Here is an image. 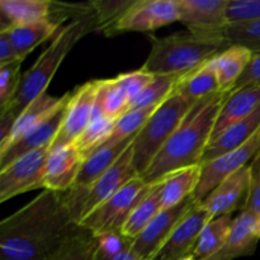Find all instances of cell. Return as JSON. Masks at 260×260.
<instances>
[{"label":"cell","instance_id":"1","mask_svg":"<svg viewBox=\"0 0 260 260\" xmlns=\"http://www.w3.org/2000/svg\"><path fill=\"white\" fill-rule=\"evenodd\" d=\"M76 226L62 193L43 189L0 222V260H47Z\"/></svg>","mask_w":260,"mask_h":260},{"label":"cell","instance_id":"2","mask_svg":"<svg viewBox=\"0 0 260 260\" xmlns=\"http://www.w3.org/2000/svg\"><path fill=\"white\" fill-rule=\"evenodd\" d=\"M226 95L220 91L201 99L193 106L149 169L141 175L146 184H156L178 170L202 164L203 154L210 145Z\"/></svg>","mask_w":260,"mask_h":260},{"label":"cell","instance_id":"3","mask_svg":"<svg viewBox=\"0 0 260 260\" xmlns=\"http://www.w3.org/2000/svg\"><path fill=\"white\" fill-rule=\"evenodd\" d=\"M98 29V19L89 3L88 9L74 15L70 23L61 28L60 32L52 38L51 45L43 51L38 60L25 71L22 76L17 95L2 113H10L18 118L22 112L35 99L46 93L48 84L52 80L63 58L71 48L93 30Z\"/></svg>","mask_w":260,"mask_h":260},{"label":"cell","instance_id":"4","mask_svg":"<svg viewBox=\"0 0 260 260\" xmlns=\"http://www.w3.org/2000/svg\"><path fill=\"white\" fill-rule=\"evenodd\" d=\"M230 46L202 40L193 35L174 33L151 40V50L142 70L151 75L183 76L201 68Z\"/></svg>","mask_w":260,"mask_h":260},{"label":"cell","instance_id":"5","mask_svg":"<svg viewBox=\"0 0 260 260\" xmlns=\"http://www.w3.org/2000/svg\"><path fill=\"white\" fill-rule=\"evenodd\" d=\"M194 104L174 90L155 109L134 141V165L139 177L149 169Z\"/></svg>","mask_w":260,"mask_h":260},{"label":"cell","instance_id":"6","mask_svg":"<svg viewBox=\"0 0 260 260\" xmlns=\"http://www.w3.org/2000/svg\"><path fill=\"white\" fill-rule=\"evenodd\" d=\"M135 141V140H134ZM139 177L134 165V142L124 154L86 189H70L62 193L63 201L76 225L96 207Z\"/></svg>","mask_w":260,"mask_h":260},{"label":"cell","instance_id":"7","mask_svg":"<svg viewBox=\"0 0 260 260\" xmlns=\"http://www.w3.org/2000/svg\"><path fill=\"white\" fill-rule=\"evenodd\" d=\"M150 187L151 185L146 184L141 177L135 178L86 216L79 226L94 236L107 233H121L135 206L149 192Z\"/></svg>","mask_w":260,"mask_h":260},{"label":"cell","instance_id":"8","mask_svg":"<svg viewBox=\"0 0 260 260\" xmlns=\"http://www.w3.org/2000/svg\"><path fill=\"white\" fill-rule=\"evenodd\" d=\"M229 0H178L179 22L190 35L230 46L226 40V7Z\"/></svg>","mask_w":260,"mask_h":260},{"label":"cell","instance_id":"9","mask_svg":"<svg viewBox=\"0 0 260 260\" xmlns=\"http://www.w3.org/2000/svg\"><path fill=\"white\" fill-rule=\"evenodd\" d=\"M50 152L51 146L35 150L0 170V203L30 190L43 189Z\"/></svg>","mask_w":260,"mask_h":260},{"label":"cell","instance_id":"10","mask_svg":"<svg viewBox=\"0 0 260 260\" xmlns=\"http://www.w3.org/2000/svg\"><path fill=\"white\" fill-rule=\"evenodd\" d=\"M259 152L260 129L253 139L249 140L243 146L201 165L200 182L196 192L193 193V200L198 203L202 202L223 180L243 168L250 165Z\"/></svg>","mask_w":260,"mask_h":260},{"label":"cell","instance_id":"11","mask_svg":"<svg viewBox=\"0 0 260 260\" xmlns=\"http://www.w3.org/2000/svg\"><path fill=\"white\" fill-rule=\"evenodd\" d=\"M175 22H179L178 0H136L106 36L151 32Z\"/></svg>","mask_w":260,"mask_h":260},{"label":"cell","instance_id":"12","mask_svg":"<svg viewBox=\"0 0 260 260\" xmlns=\"http://www.w3.org/2000/svg\"><path fill=\"white\" fill-rule=\"evenodd\" d=\"M70 95L71 91L63 94V101L47 118L32 127L29 131L25 132L19 140L13 142L7 149L0 151V170H4L13 161H15L28 152L52 145L56 136L60 132L61 127H62L63 121H65L66 109H68Z\"/></svg>","mask_w":260,"mask_h":260},{"label":"cell","instance_id":"13","mask_svg":"<svg viewBox=\"0 0 260 260\" xmlns=\"http://www.w3.org/2000/svg\"><path fill=\"white\" fill-rule=\"evenodd\" d=\"M99 80H90L71 91L65 121L51 149L74 145L91 121Z\"/></svg>","mask_w":260,"mask_h":260},{"label":"cell","instance_id":"14","mask_svg":"<svg viewBox=\"0 0 260 260\" xmlns=\"http://www.w3.org/2000/svg\"><path fill=\"white\" fill-rule=\"evenodd\" d=\"M194 205L192 196L175 207L162 210L139 236L131 240L132 251L141 260L151 259Z\"/></svg>","mask_w":260,"mask_h":260},{"label":"cell","instance_id":"15","mask_svg":"<svg viewBox=\"0 0 260 260\" xmlns=\"http://www.w3.org/2000/svg\"><path fill=\"white\" fill-rule=\"evenodd\" d=\"M211 220L212 217L208 211L201 203L196 202L164 245L150 260H180L193 254L201 233Z\"/></svg>","mask_w":260,"mask_h":260},{"label":"cell","instance_id":"16","mask_svg":"<svg viewBox=\"0 0 260 260\" xmlns=\"http://www.w3.org/2000/svg\"><path fill=\"white\" fill-rule=\"evenodd\" d=\"M251 182V167L243 168L218 184L202 202L211 217L230 215L236 208H243Z\"/></svg>","mask_w":260,"mask_h":260},{"label":"cell","instance_id":"17","mask_svg":"<svg viewBox=\"0 0 260 260\" xmlns=\"http://www.w3.org/2000/svg\"><path fill=\"white\" fill-rule=\"evenodd\" d=\"M84 156L75 145L51 149L45 172L43 189L65 193L74 187Z\"/></svg>","mask_w":260,"mask_h":260},{"label":"cell","instance_id":"18","mask_svg":"<svg viewBox=\"0 0 260 260\" xmlns=\"http://www.w3.org/2000/svg\"><path fill=\"white\" fill-rule=\"evenodd\" d=\"M258 222V216L241 211L240 215L234 218L225 245L217 254L207 260H234L253 255L260 240Z\"/></svg>","mask_w":260,"mask_h":260},{"label":"cell","instance_id":"19","mask_svg":"<svg viewBox=\"0 0 260 260\" xmlns=\"http://www.w3.org/2000/svg\"><path fill=\"white\" fill-rule=\"evenodd\" d=\"M259 106L260 86H245L243 89L229 93L216 119L211 141L217 139L226 129L240 122L241 119L250 116Z\"/></svg>","mask_w":260,"mask_h":260},{"label":"cell","instance_id":"20","mask_svg":"<svg viewBox=\"0 0 260 260\" xmlns=\"http://www.w3.org/2000/svg\"><path fill=\"white\" fill-rule=\"evenodd\" d=\"M260 129V106L250 116L226 129L222 135L210 142L202 157V164L211 161L221 155L243 146L253 139ZM201 164V165H202Z\"/></svg>","mask_w":260,"mask_h":260},{"label":"cell","instance_id":"21","mask_svg":"<svg viewBox=\"0 0 260 260\" xmlns=\"http://www.w3.org/2000/svg\"><path fill=\"white\" fill-rule=\"evenodd\" d=\"M61 28V23L51 17L40 22L12 25L0 32L7 33L19 57L25 58V56L32 52L40 43L45 42L50 37H55Z\"/></svg>","mask_w":260,"mask_h":260},{"label":"cell","instance_id":"22","mask_svg":"<svg viewBox=\"0 0 260 260\" xmlns=\"http://www.w3.org/2000/svg\"><path fill=\"white\" fill-rule=\"evenodd\" d=\"M136 137V136H135ZM135 137L108 146H102L88 157H85L81 169L79 172L76 182L71 189H86L90 187L98 178H101L122 155L131 146Z\"/></svg>","mask_w":260,"mask_h":260},{"label":"cell","instance_id":"23","mask_svg":"<svg viewBox=\"0 0 260 260\" xmlns=\"http://www.w3.org/2000/svg\"><path fill=\"white\" fill-rule=\"evenodd\" d=\"M253 51L243 46H230L210 61L211 66L217 74L220 90L229 94L234 90L236 83L243 75L244 70L250 62Z\"/></svg>","mask_w":260,"mask_h":260},{"label":"cell","instance_id":"24","mask_svg":"<svg viewBox=\"0 0 260 260\" xmlns=\"http://www.w3.org/2000/svg\"><path fill=\"white\" fill-rule=\"evenodd\" d=\"M53 3L48 0H0L2 25L5 30L15 24H28L51 18Z\"/></svg>","mask_w":260,"mask_h":260},{"label":"cell","instance_id":"25","mask_svg":"<svg viewBox=\"0 0 260 260\" xmlns=\"http://www.w3.org/2000/svg\"><path fill=\"white\" fill-rule=\"evenodd\" d=\"M201 177V165L185 168L165 177L161 182L162 210L172 208L192 197Z\"/></svg>","mask_w":260,"mask_h":260},{"label":"cell","instance_id":"26","mask_svg":"<svg viewBox=\"0 0 260 260\" xmlns=\"http://www.w3.org/2000/svg\"><path fill=\"white\" fill-rule=\"evenodd\" d=\"M161 211V184L156 183L150 187L149 192L135 206L131 215L128 216L126 223L122 228L121 234L128 240H134Z\"/></svg>","mask_w":260,"mask_h":260},{"label":"cell","instance_id":"27","mask_svg":"<svg viewBox=\"0 0 260 260\" xmlns=\"http://www.w3.org/2000/svg\"><path fill=\"white\" fill-rule=\"evenodd\" d=\"M174 90L194 103L221 91L217 74L211 66L210 61L189 74L183 75Z\"/></svg>","mask_w":260,"mask_h":260},{"label":"cell","instance_id":"28","mask_svg":"<svg viewBox=\"0 0 260 260\" xmlns=\"http://www.w3.org/2000/svg\"><path fill=\"white\" fill-rule=\"evenodd\" d=\"M62 101L63 95L57 98V96H52L47 93L42 94V95L38 96L37 99H35V101H33L17 118L14 127H13L9 141L5 145L4 149H2L0 151L7 149V147L10 146L13 142L19 140L25 132L29 131L32 127H35L36 124H38L40 122H42L43 119L47 118V117L60 106Z\"/></svg>","mask_w":260,"mask_h":260},{"label":"cell","instance_id":"29","mask_svg":"<svg viewBox=\"0 0 260 260\" xmlns=\"http://www.w3.org/2000/svg\"><path fill=\"white\" fill-rule=\"evenodd\" d=\"M233 222L234 217L231 213L212 218L201 233L193 255L198 260H207L217 254L225 245Z\"/></svg>","mask_w":260,"mask_h":260},{"label":"cell","instance_id":"30","mask_svg":"<svg viewBox=\"0 0 260 260\" xmlns=\"http://www.w3.org/2000/svg\"><path fill=\"white\" fill-rule=\"evenodd\" d=\"M47 260H101L95 236L78 225Z\"/></svg>","mask_w":260,"mask_h":260},{"label":"cell","instance_id":"31","mask_svg":"<svg viewBox=\"0 0 260 260\" xmlns=\"http://www.w3.org/2000/svg\"><path fill=\"white\" fill-rule=\"evenodd\" d=\"M96 101L102 104L104 116L114 121L128 111V96L116 78L99 80Z\"/></svg>","mask_w":260,"mask_h":260},{"label":"cell","instance_id":"32","mask_svg":"<svg viewBox=\"0 0 260 260\" xmlns=\"http://www.w3.org/2000/svg\"><path fill=\"white\" fill-rule=\"evenodd\" d=\"M180 78L182 76L179 75H154L151 83L132 102L128 111L160 106L174 91Z\"/></svg>","mask_w":260,"mask_h":260},{"label":"cell","instance_id":"33","mask_svg":"<svg viewBox=\"0 0 260 260\" xmlns=\"http://www.w3.org/2000/svg\"><path fill=\"white\" fill-rule=\"evenodd\" d=\"M157 107L159 106L149 107V108L144 109H137V111L126 112L123 116H121L117 119L116 123H114L113 129H112V134L109 135L107 141L104 142L102 146L118 144V142L126 141V140H129L132 139V137L136 136Z\"/></svg>","mask_w":260,"mask_h":260},{"label":"cell","instance_id":"34","mask_svg":"<svg viewBox=\"0 0 260 260\" xmlns=\"http://www.w3.org/2000/svg\"><path fill=\"white\" fill-rule=\"evenodd\" d=\"M114 123H116L114 119L108 118L106 116L98 117V118H94L89 122L85 131L81 134L78 141L74 144L81 152L84 159L88 157L91 152L98 150L107 141L109 135L112 134Z\"/></svg>","mask_w":260,"mask_h":260},{"label":"cell","instance_id":"35","mask_svg":"<svg viewBox=\"0 0 260 260\" xmlns=\"http://www.w3.org/2000/svg\"><path fill=\"white\" fill-rule=\"evenodd\" d=\"M136 0H95L90 2L98 19V29L107 35L117 22L124 15V13L134 5Z\"/></svg>","mask_w":260,"mask_h":260},{"label":"cell","instance_id":"36","mask_svg":"<svg viewBox=\"0 0 260 260\" xmlns=\"http://www.w3.org/2000/svg\"><path fill=\"white\" fill-rule=\"evenodd\" d=\"M226 40L230 46H243L253 52L260 51V20L228 24Z\"/></svg>","mask_w":260,"mask_h":260},{"label":"cell","instance_id":"37","mask_svg":"<svg viewBox=\"0 0 260 260\" xmlns=\"http://www.w3.org/2000/svg\"><path fill=\"white\" fill-rule=\"evenodd\" d=\"M23 60L0 66V112L8 108L20 86L23 74L20 73Z\"/></svg>","mask_w":260,"mask_h":260},{"label":"cell","instance_id":"38","mask_svg":"<svg viewBox=\"0 0 260 260\" xmlns=\"http://www.w3.org/2000/svg\"><path fill=\"white\" fill-rule=\"evenodd\" d=\"M226 20L228 24L260 20V0H229Z\"/></svg>","mask_w":260,"mask_h":260},{"label":"cell","instance_id":"39","mask_svg":"<svg viewBox=\"0 0 260 260\" xmlns=\"http://www.w3.org/2000/svg\"><path fill=\"white\" fill-rule=\"evenodd\" d=\"M154 79V75L146 73L142 69L136 71H131V73L121 74L116 78V80L118 81L119 85L126 90L127 96H128L129 106H131L132 102L140 95L142 90L151 83V80ZM128 106V107H129Z\"/></svg>","mask_w":260,"mask_h":260},{"label":"cell","instance_id":"40","mask_svg":"<svg viewBox=\"0 0 260 260\" xmlns=\"http://www.w3.org/2000/svg\"><path fill=\"white\" fill-rule=\"evenodd\" d=\"M96 249L101 258H109L117 255L124 249L131 246V240L124 238L121 233H107L95 236Z\"/></svg>","mask_w":260,"mask_h":260},{"label":"cell","instance_id":"41","mask_svg":"<svg viewBox=\"0 0 260 260\" xmlns=\"http://www.w3.org/2000/svg\"><path fill=\"white\" fill-rule=\"evenodd\" d=\"M253 85L260 86V51L253 52L250 62H249L248 66L245 68L243 75L239 79V81L236 83L233 91L243 89L245 88V86Z\"/></svg>","mask_w":260,"mask_h":260},{"label":"cell","instance_id":"42","mask_svg":"<svg viewBox=\"0 0 260 260\" xmlns=\"http://www.w3.org/2000/svg\"><path fill=\"white\" fill-rule=\"evenodd\" d=\"M241 211L250 212L260 218V172L251 173V182Z\"/></svg>","mask_w":260,"mask_h":260},{"label":"cell","instance_id":"43","mask_svg":"<svg viewBox=\"0 0 260 260\" xmlns=\"http://www.w3.org/2000/svg\"><path fill=\"white\" fill-rule=\"evenodd\" d=\"M19 60H24V58L19 57L7 33L0 32V66L13 63Z\"/></svg>","mask_w":260,"mask_h":260},{"label":"cell","instance_id":"44","mask_svg":"<svg viewBox=\"0 0 260 260\" xmlns=\"http://www.w3.org/2000/svg\"><path fill=\"white\" fill-rule=\"evenodd\" d=\"M99 255V254H98ZM99 259L101 260H141L139 258V256L136 255V254L132 251L131 246L127 249H124L123 251H121V253H118L117 255H113V256H109V258H101L99 256Z\"/></svg>","mask_w":260,"mask_h":260},{"label":"cell","instance_id":"45","mask_svg":"<svg viewBox=\"0 0 260 260\" xmlns=\"http://www.w3.org/2000/svg\"><path fill=\"white\" fill-rule=\"evenodd\" d=\"M251 173H259L260 172V152L255 156V159L251 161Z\"/></svg>","mask_w":260,"mask_h":260},{"label":"cell","instance_id":"46","mask_svg":"<svg viewBox=\"0 0 260 260\" xmlns=\"http://www.w3.org/2000/svg\"><path fill=\"white\" fill-rule=\"evenodd\" d=\"M180 260H198L197 258H196L194 255H193V254H190V255H187V256H184V258H182Z\"/></svg>","mask_w":260,"mask_h":260},{"label":"cell","instance_id":"47","mask_svg":"<svg viewBox=\"0 0 260 260\" xmlns=\"http://www.w3.org/2000/svg\"><path fill=\"white\" fill-rule=\"evenodd\" d=\"M258 233H259V235H260V218H259V222H258Z\"/></svg>","mask_w":260,"mask_h":260}]
</instances>
